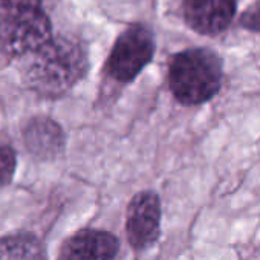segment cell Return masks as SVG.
Listing matches in <instances>:
<instances>
[{"instance_id":"6da1fadb","label":"cell","mask_w":260,"mask_h":260,"mask_svg":"<svg viewBox=\"0 0 260 260\" xmlns=\"http://www.w3.org/2000/svg\"><path fill=\"white\" fill-rule=\"evenodd\" d=\"M23 84L45 98H60L75 87L89 71L84 48L66 37H52L19 58Z\"/></svg>"},{"instance_id":"7a4b0ae2","label":"cell","mask_w":260,"mask_h":260,"mask_svg":"<svg viewBox=\"0 0 260 260\" xmlns=\"http://www.w3.org/2000/svg\"><path fill=\"white\" fill-rule=\"evenodd\" d=\"M169 87L182 106L191 107L217 95L223 80L222 58L208 48H190L173 55L169 66Z\"/></svg>"},{"instance_id":"3957f363","label":"cell","mask_w":260,"mask_h":260,"mask_svg":"<svg viewBox=\"0 0 260 260\" xmlns=\"http://www.w3.org/2000/svg\"><path fill=\"white\" fill-rule=\"evenodd\" d=\"M52 37L42 0H0V55L19 60Z\"/></svg>"},{"instance_id":"277c9868","label":"cell","mask_w":260,"mask_h":260,"mask_svg":"<svg viewBox=\"0 0 260 260\" xmlns=\"http://www.w3.org/2000/svg\"><path fill=\"white\" fill-rule=\"evenodd\" d=\"M155 49L153 31L143 23H134L116 37L104 71L109 78L119 84L132 83L152 61Z\"/></svg>"},{"instance_id":"5b68a950","label":"cell","mask_w":260,"mask_h":260,"mask_svg":"<svg viewBox=\"0 0 260 260\" xmlns=\"http://www.w3.org/2000/svg\"><path fill=\"white\" fill-rule=\"evenodd\" d=\"M161 199L158 193L144 190L128 202L125 211V234L134 249L150 248L161 234Z\"/></svg>"},{"instance_id":"8992f818","label":"cell","mask_w":260,"mask_h":260,"mask_svg":"<svg viewBox=\"0 0 260 260\" xmlns=\"http://www.w3.org/2000/svg\"><path fill=\"white\" fill-rule=\"evenodd\" d=\"M236 0H182L184 20L201 36H219L236 16Z\"/></svg>"},{"instance_id":"52a82bcc","label":"cell","mask_w":260,"mask_h":260,"mask_svg":"<svg viewBox=\"0 0 260 260\" xmlns=\"http://www.w3.org/2000/svg\"><path fill=\"white\" fill-rule=\"evenodd\" d=\"M118 251L119 240L115 234L84 228L64 240L60 260H115Z\"/></svg>"},{"instance_id":"ba28073f","label":"cell","mask_w":260,"mask_h":260,"mask_svg":"<svg viewBox=\"0 0 260 260\" xmlns=\"http://www.w3.org/2000/svg\"><path fill=\"white\" fill-rule=\"evenodd\" d=\"M22 140L26 150L40 159L57 158L66 144L61 125L49 116L37 115L22 128Z\"/></svg>"},{"instance_id":"9c48e42d","label":"cell","mask_w":260,"mask_h":260,"mask_svg":"<svg viewBox=\"0 0 260 260\" xmlns=\"http://www.w3.org/2000/svg\"><path fill=\"white\" fill-rule=\"evenodd\" d=\"M0 260H45V248L32 233L0 237Z\"/></svg>"},{"instance_id":"30bf717a","label":"cell","mask_w":260,"mask_h":260,"mask_svg":"<svg viewBox=\"0 0 260 260\" xmlns=\"http://www.w3.org/2000/svg\"><path fill=\"white\" fill-rule=\"evenodd\" d=\"M17 169V156L11 146L0 143V185L11 184Z\"/></svg>"},{"instance_id":"8fae6325","label":"cell","mask_w":260,"mask_h":260,"mask_svg":"<svg viewBox=\"0 0 260 260\" xmlns=\"http://www.w3.org/2000/svg\"><path fill=\"white\" fill-rule=\"evenodd\" d=\"M240 25L251 32H260V0H255L242 13Z\"/></svg>"}]
</instances>
